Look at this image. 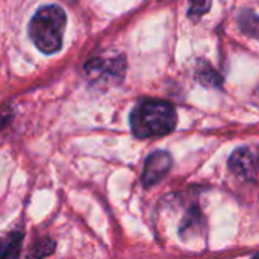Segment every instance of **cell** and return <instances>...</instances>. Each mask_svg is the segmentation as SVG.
Listing matches in <instances>:
<instances>
[{
    "label": "cell",
    "mask_w": 259,
    "mask_h": 259,
    "mask_svg": "<svg viewBox=\"0 0 259 259\" xmlns=\"http://www.w3.org/2000/svg\"><path fill=\"white\" fill-rule=\"evenodd\" d=\"M171 168V156L168 152H153L149 155L143 170V185L146 188L158 184Z\"/></svg>",
    "instance_id": "obj_4"
},
{
    "label": "cell",
    "mask_w": 259,
    "mask_h": 259,
    "mask_svg": "<svg viewBox=\"0 0 259 259\" xmlns=\"http://www.w3.org/2000/svg\"><path fill=\"white\" fill-rule=\"evenodd\" d=\"M196 79L206 87H220L223 79L219 71H215L209 62H199L196 70Z\"/></svg>",
    "instance_id": "obj_6"
},
{
    "label": "cell",
    "mask_w": 259,
    "mask_h": 259,
    "mask_svg": "<svg viewBox=\"0 0 259 259\" xmlns=\"http://www.w3.org/2000/svg\"><path fill=\"white\" fill-rule=\"evenodd\" d=\"M65 23L67 17L61 6H44L32 17L29 23V35L42 53L52 55L62 46Z\"/></svg>",
    "instance_id": "obj_2"
},
{
    "label": "cell",
    "mask_w": 259,
    "mask_h": 259,
    "mask_svg": "<svg viewBox=\"0 0 259 259\" xmlns=\"http://www.w3.org/2000/svg\"><path fill=\"white\" fill-rule=\"evenodd\" d=\"M240 27L249 36L259 38V17L252 11H243L238 17Z\"/></svg>",
    "instance_id": "obj_7"
},
{
    "label": "cell",
    "mask_w": 259,
    "mask_h": 259,
    "mask_svg": "<svg viewBox=\"0 0 259 259\" xmlns=\"http://www.w3.org/2000/svg\"><path fill=\"white\" fill-rule=\"evenodd\" d=\"M229 168L243 179H253L256 173V161L253 153L246 147L237 149L229 159Z\"/></svg>",
    "instance_id": "obj_5"
},
{
    "label": "cell",
    "mask_w": 259,
    "mask_h": 259,
    "mask_svg": "<svg viewBox=\"0 0 259 259\" xmlns=\"http://www.w3.org/2000/svg\"><path fill=\"white\" fill-rule=\"evenodd\" d=\"M55 250V243L52 240H42L36 246L32 247L29 252V256H47Z\"/></svg>",
    "instance_id": "obj_10"
},
{
    "label": "cell",
    "mask_w": 259,
    "mask_h": 259,
    "mask_svg": "<svg viewBox=\"0 0 259 259\" xmlns=\"http://www.w3.org/2000/svg\"><path fill=\"white\" fill-rule=\"evenodd\" d=\"M9 241L5 243L3 246V252L2 256H17L18 255V247H20V241H21V234H9Z\"/></svg>",
    "instance_id": "obj_9"
},
{
    "label": "cell",
    "mask_w": 259,
    "mask_h": 259,
    "mask_svg": "<svg viewBox=\"0 0 259 259\" xmlns=\"http://www.w3.org/2000/svg\"><path fill=\"white\" fill-rule=\"evenodd\" d=\"M178 121L173 105L162 100H143L131 114V127L137 138H153L170 134Z\"/></svg>",
    "instance_id": "obj_1"
},
{
    "label": "cell",
    "mask_w": 259,
    "mask_h": 259,
    "mask_svg": "<svg viewBox=\"0 0 259 259\" xmlns=\"http://www.w3.org/2000/svg\"><path fill=\"white\" fill-rule=\"evenodd\" d=\"M126 70V61L123 56L114 59H91L85 64V71L90 79L96 82H111L121 80Z\"/></svg>",
    "instance_id": "obj_3"
},
{
    "label": "cell",
    "mask_w": 259,
    "mask_h": 259,
    "mask_svg": "<svg viewBox=\"0 0 259 259\" xmlns=\"http://www.w3.org/2000/svg\"><path fill=\"white\" fill-rule=\"evenodd\" d=\"M211 2L212 0H191L190 9H188V17L191 20H199L202 15H205L209 8H211Z\"/></svg>",
    "instance_id": "obj_8"
}]
</instances>
